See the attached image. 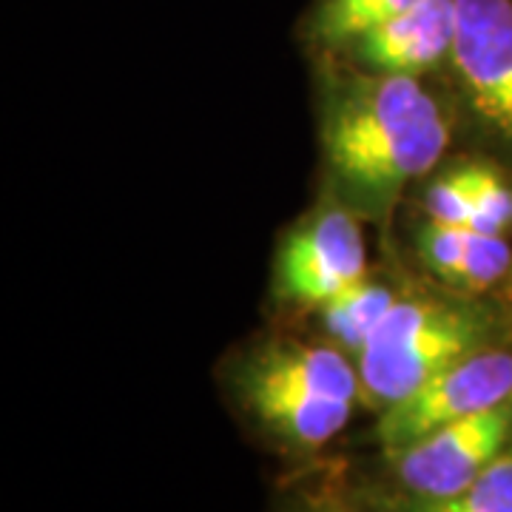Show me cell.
<instances>
[{
  "mask_svg": "<svg viewBox=\"0 0 512 512\" xmlns=\"http://www.w3.org/2000/svg\"><path fill=\"white\" fill-rule=\"evenodd\" d=\"M450 123L413 74H382L350 86L325 123L333 177L367 208H390L402 188L439 163Z\"/></svg>",
  "mask_w": 512,
  "mask_h": 512,
  "instance_id": "1",
  "label": "cell"
},
{
  "mask_svg": "<svg viewBox=\"0 0 512 512\" xmlns=\"http://www.w3.org/2000/svg\"><path fill=\"white\" fill-rule=\"evenodd\" d=\"M504 336L507 319L490 305L433 296L396 299L356 353L362 402L382 413L464 356L504 342Z\"/></svg>",
  "mask_w": 512,
  "mask_h": 512,
  "instance_id": "2",
  "label": "cell"
},
{
  "mask_svg": "<svg viewBox=\"0 0 512 512\" xmlns=\"http://www.w3.org/2000/svg\"><path fill=\"white\" fill-rule=\"evenodd\" d=\"M507 402H512V345L495 342L436 373L410 396L384 407L376 421V441L384 453L399 450L444 424Z\"/></svg>",
  "mask_w": 512,
  "mask_h": 512,
  "instance_id": "3",
  "label": "cell"
},
{
  "mask_svg": "<svg viewBox=\"0 0 512 512\" xmlns=\"http://www.w3.org/2000/svg\"><path fill=\"white\" fill-rule=\"evenodd\" d=\"M512 444V402L444 424L399 450H387V493L450 498L467 490Z\"/></svg>",
  "mask_w": 512,
  "mask_h": 512,
  "instance_id": "4",
  "label": "cell"
},
{
  "mask_svg": "<svg viewBox=\"0 0 512 512\" xmlns=\"http://www.w3.org/2000/svg\"><path fill=\"white\" fill-rule=\"evenodd\" d=\"M450 63L467 106L512 157V0H456Z\"/></svg>",
  "mask_w": 512,
  "mask_h": 512,
  "instance_id": "5",
  "label": "cell"
},
{
  "mask_svg": "<svg viewBox=\"0 0 512 512\" xmlns=\"http://www.w3.org/2000/svg\"><path fill=\"white\" fill-rule=\"evenodd\" d=\"M234 396L254 427L276 447L288 453H316L328 447L353 416V402L319 396L299 384L282 382L259 367L242 365L234 370Z\"/></svg>",
  "mask_w": 512,
  "mask_h": 512,
  "instance_id": "6",
  "label": "cell"
},
{
  "mask_svg": "<svg viewBox=\"0 0 512 512\" xmlns=\"http://www.w3.org/2000/svg\"><path fill=\"white\" fill-rule=\"evenodd\" d=\"M367 276L365 239L348 211L328 208L296 228L279 254V291L299 305L322 308Z\"/></svg>",
  "mask_w": 512,
  "mask_h": 512,
  "instance_id": "7",
  "label": "cell"
},
{
  "mask_svg": "<svg viewBox=\"0 0 512 512\" xmlns=\"http://www.w3.org/2000/svg\"><path fill=\"white\" fill-rule=\"evenodd\" d=\"M456 23V0H416L402 15L359 37L356 49L376 72L421 74L444 57L450 60L456 43Z\"/></svg>",
  "mask_w": 512,
  "mask_h": 512,
  "instance_id": "8",
  "label": "cell"
},
{
  "mask_svg": "<svg viewBox=\"0 0 512 512\" xmlns=\"http://www.w3.org/2000/svg\"><path fill=\"white\" fill-rule=\"evenodd\" d=\"M419 254L433 274L461 293L490 291L512 274V245L504 234L427 220L419 231Z\"/></svg>",
  "mask_w": 512,
  "mask_h": 512,
  "instance_id": "9",
  "label": "cell"
},
{
  "mask_svg": "<svg viewBox=\"0 0 512 512\" xmlns=\"http://www.w3.org/2000/svg\"><path fill=\"white\" fill-rule=\"evenodd\" d=\"M382 512H512V444L461 493L450 498H407L399 493H367Z\"/></svg>",
  "mask_w": 512,
  "mask_h": 512,
  "instance_id": "10",
  "label": "cell"
},
{
  "mask_svg": "<svg viewBox=\"0 0 512 512\" xmlns=\"http://www.w3.org/2000/svg\"><path fill=\"white\" fill-rule=\"evenodd\" d=\"M396 299L399 296H393V291L365 276L322 305V322L336 345L356 356L373 336V330L382 325Z\"/></svg>",
  "mask_w": 512,
  "mask_h": 512,
  "instance_id": "11",
  "label": "cell"
},
{
  "mask_svg": "<svg viewBox=\"0 0 512 512\" xmlns=\"http://www.w3.org/2000/svg\"><path fill=\"white\" fill-rule=\"evenodd\" d=\"M413 3L416 0H322L313 18V35L328 46L350 43L402 15Z\"/></svg>",
  "mask_w": 512,
  "mask_h": 512,
  "instance_id": "12",
  "label": "cell"
},
{
  "mask_svg": "<svg viewBox=\"0 0 512 512\" xmlns=\"http://www.w3.org/2000/svg\"><path fill=\"white\" fill-rule=\"evenodd\" d=\"M427 220L439 225H458L476 231V197H473V168L461 163L433 180L424 197Z\"/></svg>",
  "mask_w": 512,
  "mask_h": 512,
  "instance_id": "13",
  "label": "cell"
},
{
  "mask_svg": "<svg viewBox=\"0 0 512 512\" xmlns=\"http://www.w3.org/2000/svg\"><path fill=\"white\" fill-rule=\"evenodd\" d=\"M476 197V231L507 234L512 228V180L490 163H470Z\"/></svg>",
  "mask_w": 512,
  "mask_h": 512,
  "instance_id": "14",
  "label": "cell"
},
{
  "mask_svg": "<svg viewBox=\"0 0 512 512\" xmlns=\"http://www.w3.org/2000/svg\"><path fill=\"white\" fill-rule=\"evenodd\" d=\"M282 512H382L367 495L362 498H345L336 493L299 495Z\"/></svg>",
  "mask_w": 512,
  "mask_h": 512,
  "instance_id": "15",
  "label": "cell"
},
{
  "mask_svg": "<svg viewBox=\"0 0 512 512\" xmlns=\"http://www.w3.org/2000/svg\"><path fill=\"white\" fill-rule=\"evenodd\" d=\"M507 282H510V291H512V274H510V279H507Z\"/></svg>",
  "mask_w": 512,
  "mask_h": 512,
  "instance_id": "16",
  "label": "cell"
}]
</instances>
